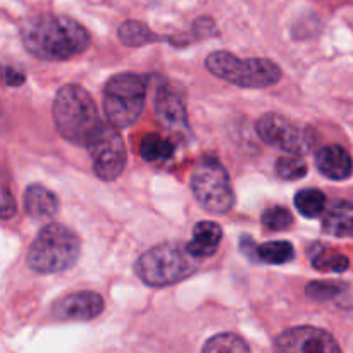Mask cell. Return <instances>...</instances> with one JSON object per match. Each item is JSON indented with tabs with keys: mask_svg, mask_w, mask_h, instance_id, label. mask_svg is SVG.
I'll list each match as a JSON object with an SVG mask.
<instances>
[{
	"mask_svg": "<svg viewBox=\"0 0 353 353\" xmlns=\"http://www.w3.org/2000/svg\"><path fill=\"white\" fill-rule=\"evenodd\" d=\"M310 264L321 272H345L350 268V261L345 254L326 247L323 243H314L310 248Z\"/></svg>",
	"mask_w": 353,
	"mask_h": 353,
	"instance_id": "e0dca14e",
	"label": "cell"
},
{
	"mask_svg": "<svg viewBox=\"0 0 353 353\" xmlns=\"http://www.w3.org/2000/svg\"><path fill=\"white\" fill-rule=\"evenodd\" d=\"M274 169L281 179H286V181H296V179H302L303 176L307 174L309 165H307L302 154H288V152H286V155H281V157L276 161Z\"/></svg>",
	"mask_w": 353,
	"mask_h": 353,
	"instance_id": "7402d4cb",
	"label": "cell"
},
{
	"mask_svg": "<svg viewBox=\"0 0 353 353\" xmlns=\"http://www.w3.org/2000/svg\"><path fill=\"white\" fill-rule=\"evenodd\" d=\"M190 188L196 202L210 214L230 212L234 192L228 171L216 159H203L190 176Z\"/></svg>",
	"mask_w": 353,
	"mask_h": 353,
	"instance_id": "52a82bcc",
	"label": "cell"
},
{
	"mask_svg": "<svg viewBox=\"0 0 353 353\" xmlns=\"http://www.w3.org/2000/svg\"><path fill=\"white\" fill-rule=\"evenodd\" d=\"M241 252H243L245 255H247L250 261H257L259 259V247L255 245L254 238L252 236H241Z\"/></svg>",
	"mask_w": 353,
	"mask_h": 353,
	"instance_id": "83f0119b",
	"label": "cell"
},
{
	"mask_svg": "<svg viewBox=\"0 0 353 353\" xmlns=\"http://www.w3.org/2000/svg\"><path fill=\"white\" fill-rule=\"evenodd\" d=\"M174 143L157 133H148L140 141V157L147 162L169 161L174 155Z\"/></svg>",
	"mask_w": 353,
	"mask_h": 353,
	"instance_id": "d6986e66",
	"label": "cell"
},
{
	"mask_svg": "<svg viewBox=\"0 0 353 353\" xmlns=\"http://www.w3.org/2000/svg\"><path fill=\"white\" fill-rule=\"evenodd\" d=\"M257 134L264 143L281 148L288 154H305L310 148L309 134L281 114H264L257 121Z\"/></svg>",
	"mask_w": 353,
	"mask_h": 353,
	"instance_id": "9c48e42d",
	"label": "cell"
},
{
	"mask_svg": "<svg viewBox=\"0 0 353 353\" xmlns=\"http://www.w3.org/2000/svg\"><path fill=\"white\" fill-rule=\"evenodd\" d=\"M205 68L216 78L240 88H269L283 76L281 68L271 59H240L226 50H217L207 55Z\"/></svg>",
	"mask_w": 353,
	"mask_h": 353,
	"instance_id": "5b68a950",
	"label": "cell"
},
{
	"mask_svg": "<svg viewBox=\"0 0 353 353\" xmlns=\"http://www.w3.org/2000/svg\"><path fill=\"white\" fill-rule=\"evenodd\" d=\"M24 210L31 219H50L57 214L59 200L55 193H52L45 186L31 185L24 192Z\"/></svg>",
	"mask_w": 353,
	"mask_h": 353,
	"instance_id": "2e32d148",
	"label": "cell"
},
{
	"mask_svg": "<svg viewBox=\"0 0 353 353\" xmlns=\"http://www.w3.org/2000/svg\"><path fill=\"white\" fill-rule=\"evenodd\" d=\"M3 79H6V85L21 86L24 81H26V76H24V72H21L19 69L12 68V65H6Z\"/></svg>",
	"mask_w": 353,
	"mask_h": 353,
	"instance_id": "4316f807",
	"label": "cell"
},
{
	"mask_svg": "<svg viewBox=\"0 0 353 353\" xmlns=\"http://www.w3.org/2000/svg\"><path fill=\"white\" fill-rule=\"evenodd\" d=\"M323 230L336 238L353 236V202L336 200L331 203L323 216Z\"/></svg>",
	"mask_w": 353,
	"mask_h": 353,
	"instance_id": "9a60e30c",
	"label": "cell"
},
{
	"mask_svg": "<svg viewBox=\"0 0 353 353\" xmlns=\"http://www.w3.org/2000/svg\"><path fill=\"white\" fill-rule=\"evenodd\" d=\"M347 290L345 283L338 281H310L305 288V295L316 302H327L336 299Z\"/></svg>",
	"mask_w": 353,
	"mask_h": 353,
	"instance_id": "d4e9b609",
	"label": "cell"
},
{
	"mask_svg": "<svg viewBox=\"0 0 353 353\" xmlns=\"http://www.w3.org/2000/svg\"><path fill=\"white\" fill-rule=\"evenodd\" d=\"M117 37H119V41L126 47H145V45L155 43V41L165 40V37H161V34L154 33L147 24L140 23V21H124L121 23V26L117 28Z\"/></svg>",
	"mask_w": 353,
	"mask_h": 353,
	"instance_id": "ac0fdd59",
	"label": "cell"
},
{
	"mask_svg": "<svg viewBox=\"0 0 353 353\" xmlns=\"http://www.w3.org/2000/svg\"><path fill=\"white\" fill-rule=\"evenodd\" d=\"M52 116L59 134L74 145H86L99 128V110L92 95L79 85H64L52 105Z\"/></svg>",
	"mask_w": 353,
	"mask_h": 353,
	"instance_id": "3957f363",
	"label": "cell"
},
{
	"mask_svg": "<svg viewBox=\"0 0 353 353\" xmlns=\"http://www.w3.org/2000/svg\"><path fill=\"white\" fill-rule=\"evenodd\" d=\"M316 168L324 178L333 181L348 179L353 172L352 155L341 145H327L323 147L316 155Z\"/></svg>",
	"mask_w": 353,
	"mask_h": 353,
	"instance_id": "4fadbf2b",
	"label": "cell"
},
{
	"mask_svg": "<svg viewBox=\"0 0 353 353\" xmlns=\"http://www.w3.org/2000/svg\"><path fill=\"white\" fill-rule=\"evenodd\" d=\"M103 303L102 295L90 290L69 293L52 305V314L55 319L61 321H90L102 314Z\"/></svg>",
	"mask_w": 353,
	"mask_h": 353,
	"instance_id": "8fae6325",
	"label": "cell"
},
{
	"mask_svg": "<svg viewBox=\"0 0 353 353\" xmlns=\"http://www.w3.org/2000/svg\"><path fill=\"white\" fill-rule=\"evenodd\" d=\"M295 207L307 219H316L326 210V195L317 188H305L295 195Z\"/></svg>",
	"mask_w": 353,
	"mask_h": 353,
	"instance_id": "ffe728a7",
	"label": "cell"
},
{
	"mask_svg": "<svg viewBox=\"0 0 353 353\" xmlns=\"http://www.w3.org/2000/svg\"><path fill=\"white\" fill-rule=\"evenodd\" d=\"M21 41L28 54L40 61L64 62L83 54L92 43V37L71 17L43 14L23 24Z\"/></svg>",
	"mask_w": 353,
	"mask_h": 353,
	"instance_id": "6da1fadb",
	"label": "cell"
},
{
	"mask_svg": "<svg viewBox=\"0 0 353 353\" xmlns=\"http://www.w3.org/2000/svg\"><path fill=\"white\" fill-rule=\"evenodd\" d=\"M205 353H238V352H250L248 343L238 334L233 333H221L205 341L202 347Z\"/></svg>",
	"mask_w": 353,
	"mask_h": 353,
	"instance_id": "603a6c76",
	"label": "cell"
},
{
	"mask_svg": "<svg viewBox=\"0 0 353 353\" xmlns=\"http://www.w3.org/2000/svg\"><path fill=\"white\" fill-rule=\"evenodd\" d=\"M223 240V228L214 221H200L193 226L192 240L186 243L190 254L195 259L212 257L219 250Z\"/></svg>",
	"mask_w": 353,
	"mask_h": 353,
	"instance_id": "5bb4252c",
	"label": "cell"
},
{
	"mask_svg": "<svg viewBox=\"0 0 353 353\" xmlns=\"http://www.w3.org/2000/svg\"><path fill=\"white\" fill-rule=\"evenodd\" d=\"M262 226L268 231H272V233H281V231H286L293 224V216L288 209L285 207H269L262 212L261 216Z\"/></svg>",
	"mask_w": 353,
	"mask_h": 353,
	"instance_id": "cb8c5ba5",
	"label": "cell"
},
{
	"mask_svg": "<svg viewBox=\"0 0 353 353\" xmlns=\"http://www.w3.org/2000/svg\"><path fill=\"white\" fill-rule=\"evenodd\" d=\"M147 97V78L137 72L112 76L103 88V112L117 128H130L140 119Z\"/></svg>",
	"mask_w": 353,
	"mask_h": 353,
	"instance_id": "8992f818",
	"label": "cell"
},
{
	"mask_svg": "<svg viewBox=\"0 0 353 353\" xmlns=\"http://www.w3.org/2000/svg\"><path fill=\"white\" fill-rule=\"evenodd\" d=\"M155 114L169 130L176 133H186L188 126V114L183 95L176 88L169 86L168 83H162L155 92Z\"/></svg>",
	"mask_w": 353,
	"mask_h": 353,
	"instance_id": "7c38bea8",
	"label": "cell"
},
{
	"mask_svg": "<svg viewBox=\"0 0 353 353\" xmlns=\"http://www.w3.org/2000/svg\"><path fill=\"white\" fill-rule=\"evenodd\" d=\"M86 150L93 161V172L102 181H114L126 168V147L117 126L100 123L86 141Z\"/></svg>",
	"mask_w": 353,
	"mask_h": 353,
	"instance_id": "ba28073f",
	"label": "cell"
},
{
	"mask_svg": "<svg viewBox=\"0 0 353 353\" xmlns=\"http://www.w3.org/2000/svg\"><path fill=\"white\" fill-rule=\"evenodd\" d=\"M81 254V240L71 228L52 223L38 231L26 255V264L38 274L71 269Z\"/></svg>",
	"mask_w": 353,
	"mask_h": 353,
	"instance_id": "7a4b0ae2",
	"label": "cell"
},
{
	"mask_svg": "<svg viewBox=\"0 0 353 353\" xmlns=\"http://www.w3.org/2000/svg\"><path fill=\"white\" fill-rule=\"evenodd\" d=\"M274 345L281 352L296 353H334L341 350L333 334L314 326H299L283 331L276 336Z\"/></svg>",
	"mask_w": 353,
	"mask_h": 353,
	"instance_id": "30bf717a",
	"label": "cell"
},
{
	"mask_svg": "<svg viewBox=\"0 0 353 353\" xmlns=\"http://www.w3.org/2000/svg\"><path fill=\"white\" fill-rule=\"evenodd\" d=\"M295 259V247L286 240H274L259 247V261L271 265L288 264Z\"/></svg>",
	"mask_w": 353,
	"mask_h": 353,
	"instance_id": "44dd1931",
	"label": "cell"
},
{
	"mask_svg": "<svg viewBox=\"0 0 353 353\" xmlns=\"http://www.w3.org/2000/svg\"><path fill=\"white\" fill-rule=\"evenodd\" d=\"M16 214V200L10 195L9 188H2V219H10Z\"/></svg>",
	"mask_w": 353,
	"mask_h": 353,
	"instance_id": "484cf974",
	"label": "cell"
},
{
	"mask_svg": "<svg viewBox=\"0 0 353 353\" xmlns=\"http://www.w3.org/2000/svg\"><path fill=\"white\" fill-rule=\"evenodd\" d=\"M196 261L179 243H161L138 257L134 272L145 285L164 288L190 278L199 268Z\"/></svg>",
	"mask_w": 353,
	"mask_h": 353,
	"instance_id": "277c9868",
	"label": "cell"
}]
</instances>
